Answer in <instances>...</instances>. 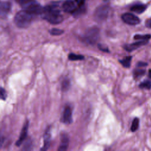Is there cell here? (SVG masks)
Segmentation results:
<instances>
[{
  "instance_id": "obj_1",
  "label": "cell",
  "mask_w": 151,
  "mask_h": 151,
  "mask_svg": "<svg viewBox=\"0 0 151 151\" xmlns=\"http://www.w3.org/2000/svg\"><path fill=\"white\" fill-rule=\"evenodd\" d=\"M42 18L52 24H58L63 21V17L57 5H51L44 7Z\"/></svg>"
},
{
  "instance_id": "obj_2",
  "label": "cell",
  "mask_w": 151,
  "mask_h": 151,
  "mask_svg": "<svg viewBox=\"0 0 151 151\" xmlns=\"http://www.w3.org/2000/svg\"><path fill=\"white\" fill-rule=\"evenodd\" d=\"M34 15L24 9L17 13L14 18V22L16 25L20 28L28 27Z\"/></svg>"
},
{
  "instance_id": "obj_3",
  "label": "cell",
  "mask_w": 151,
  "mask_h": 151,
  "mask_svg": "<svg viewBox=\"0 0 151 151\" xmlns=\"http://www.w3.org/2000/svg\"><path fill=\"white\" fill-rule=\"evenodd\" d=\"M99 29L97 27H92L88 29L84 33L83 40L89 44H95L99 39Z\"/></svg>"
},
{
  "instance_id": "obj_4",
  "label": "cell",
  "mask_w": 151,
  "mask_h": 151,
  "mask_svg": "<svg viewBox=\"0 0 151 151\" xmlns=\"http://www.w3.org/2000/svg\"><path fill=\"white\" fill-rule=\"evenodd\" d=\"M109 8L107 5L98 7L94 12V18L97 22H103L108 17Z\"/></svg>"
},
{
  "instance_id": "obj_5",
  "label": "cell",
  "mask_w": 151,
  "mask_h": 151,
  "mask_svg": "<svg viewBox=\"0 0 151 151\" xmlns=\"http://www.w3.org/2000/svg\"><path fill=\"white\" fill-rule=\"evenodd\" d=\"M23 8L34 15L42 14L44 10V8L35 1H33L23 6Z\"/></svg>"
},
{
  "instance_id": "obj_6",
  "label": "cell",
  "mask_w": 151,
  "mask_h": 151,
  "mask_svg": "<svg viewBox=\"0 0 151 151\" xmlns=\"http://www.w3.org/2000/svg\"><path fill=\"white\" fill-rule=\"evenodd\" d=\"M122 20L127 24L130 25H137L140 23V19L136 15L131 13H125L122 15Z\"/></svg>"
},
{
  "instance_id": "obj_7",
  "label": "cell",
  "mask_w": 151,
  "mask_h": 151,
  "mask_svg": "<svg viewBox=\"0 0 151 151\" xmlns=\"http://www.w3.org/2000/svg\"><path fill=\"white\" fill-rule=\"evenodd\" d=\"M78 4L76 0H67L62 5V8L64 11L69 13H73L77 8Z\"/></svg>"
},
{
  "instance_id": "obj_8",
  "label": "cell",
  "mask_w": 151,
  "mask_h": 151,
  "mask_svg": "<svg viewBox=\"0 0 151 151\" xmlns=\"http://www.w3.org/2000/svg\"><path fill=\"white\" fill-rule=\"evenodd\" d=\"M61 121L65 124H70L72 122V110L70 106H66L64 108Z\"/></svg>"
},
{
  "instance_id": "obj_9",
  "label": "cell",
  "mask_w": 151,
  "mask_h": 151,
  "mask_svg": "<svg viewBox=\"0 0 151 151\" xmlns=\"http://www.w3.org/2000/svg\"><path fill=\"white\" fill-rule=\"evenodd\" d=\"M28 126H29V121H27L25 123L24 125L23 126V127L22 129V130L21 132V133H20L18 139L16 142L15 145L17 146H19L23 143V142L25 140V139L27 136Z\"/></svg>"
},
{
  "instance_id": "obj_10",
  "label": "cell",
  "mask_w": 151,
  "mask_h": 151,
  "mask_svg": "<svg viewBox=\"0 0 151 151\" xmlns=\"http://www.w3.org/2000/svg\"><path fill=\"white\" fill-rule=\"evenodd\" d=\"M148 42V40H140L139 41L132 43V44H126L123 46L124 50H126V51L130 52L132 51L137 48H138L139 47L144 45L145 44H146Z\"/></svg>"
},
{
  "instance_id": "obj_11",
  "label": "cell",
  "mask_w": 151,
  "mask_h": 151,
  "mask_svg": "<svg viewBox=\"0 0 151 151\" xmlns=\"http://www.w3.org/2000/svg\"><path fill=\"white\" fill-rule=\"evenodd\" d=\"M51 141V131L50 127L48 126L44 134V145L41 150H47L49 149Z\"/></svg>"
},
{
  "instance_id": "obj_12",
  "label": "cell",
  "mask_w": 151,
  "mask_h": 151,
  "mask_svg": "<svg viewBox=\"0 0 151 151\" xmlns=\"http://www.w3.org/2000/svg\"><path fill=\"white\" fill-rule=\"evenodd\" d=\"M11 4L9 2H1L0 5V12L2 17H5L10 12Z\"/></svg>"
},
{
  "instance_id": "obj_13",
  "label": "cell",
  "mask_w": 151,
  "mask_h": 151,
  "mask_svg": "<svg viewBox=\"0 0 151 151\" xmlns=\"http://www.w3.org/2000/svg\"><path fill=\"white\" fill-rule=\"evenodd\" d=\"M68 143H69V138L67 134H62V136L61 138V143L58 149V150L59 151L66 150L68 148Z\"/></svg>"
},
{
  "instance_id": "obj_14",
  "label": "cell",
  "mask_w": 151,
  "mask_h": 151,
  "mask_svg": "<svg viewBox=\"0 0 151 151\" xmlns=\"http://www.w3.org/2000/svg\"><path fill=\"white\" fill-rule=\"evenodd\" d=\"M147 6L144 4H136L133 5L131 8L130 11L134 12L137 14H142L146 9Z\"/></svg>"
},
{
  "instance_id": "obj_15",
  "label": "cell",
  "mask_w": 151,
  "mask_h": 151,
  "mask_svg": "<svg viewBox=\"0 0 151 151\" xmlns=\"http://www.w3.org/2000/svg\"><path fill=\"white\" fill-rule=\"evenodd\" d=\"M132 58V57L131 56H127L122 60H119V62L124 67L129 68L131 64Z\"/></svg>"
},
{
  "instance_id": "obj_16",
  "label": "cell",
  "mask_w": 151,
  "mask_h": 151,
  "mask_svg": "<svg viewBox=\"0 0 151 151\" xmlns=\"http://www.w3.org/2000/svg\"><path fill=\"white\" fill-rule=\"evenodd\" d=\"M68 59L71 61H77V60H82L84 59V57L82 55L76 54L74 53H70L68 55Z\"/></svg>"
},
{
  "instance_id": "obj_17",
  "label": "cell",
  "mask_w": 151,
  "mask_h": 151,
  "mask_svg": "<svg viewBox=\"0 0 151 151\" xmlns=\"http://www.w3.org/2000/svg\"><path fill=\"white\" fill-rule=\"evenodd\" d=\"M70 87V81L68 78H65L61 83V90L63 91H67Z\"/></svg>"
},
{
  "instance_id": "obj_18",
  "label": "cell",
  "mask_w": 151,
  "mask_h": 151,
  "mask_svg": "<svg viewBox=\"0 0 151 151\" xmlns=\"http://www.w3.org/2000/svg\"><path fill=\"white\" fill-rule=\"evenodd\" d=\"M139 119L137 117L134 118L132 123V126H131V128H130L131 131L133 132L136 131L139 127Z\"/></svg>"
},
{
  "instance_id": "obj_19",
  "label": "cell",
  "mask_w": 151,
  "mask_h": 151,
  "mask_svg": "<svg viewBox=\"0 0 151 151\" xmlns=\"http://www.w3.org/2000/svg\"><path fill=\"white\" fill-rule=\"evenodd\" d=\"M139 87L140 88L149 90L151 88V81L149 80H145L139 84Z\"/></svg>"
},
{
  "instance_id": "obj_20",
  "label": "cell",
  "mask_w": 151,
  "mask_h": 151,
  "mask_svg": "<svg viewBox=\"0 0 151 151\" xmlns=\"http://www.w3.org/2000/svg\"><path fill=\"white\" fill-rule=\"evenodd\" d=\"M150 38H151V35L149 34H146V35L136 34L134 36V39L139 40H149Z\"/></svg>"
},
{
  "instance_id": "obj_21",
  "label": "cell",
  "mask_w": 151,
  "mask_h": 151,
  "mask_svg": "<svg viewBox=\"0 0 151 151\" xmlns=\"http://www.w3.org/2000/svg\"><path fill=\"white\" fill-rule=\"evenodd\" d=\"M145 73V70L143 69H135L133 71V76L134 78H138L143 76Z\"/></svg>"
},
{
  "instance_id": "obj_22",
  "label": "cell",
  "mask_w": 151,
  "mask_h": 151,
  "mask_svg": "<svg viewBox=\"0 0 151 151\" xmlns=\"http://www.w3.org/2000/svg\"><path fill=\"white\" fill-rule=\"evenodd\" d=\"M64 31L58 28H52L50 31V33L52 35H60L62 34H63Z\"/></svg>"
},
{
  "instance_id": "obj_23",
  "label": "cell",
  "mask_w": 151,
  "mask_h": 151,
  "mask_svg": "<svg viewBox=\"0 0 151 151\" xmlns=\"http://www.w3.org/2000/svg\"><path fill=\"white\" fill-rule=\"evenodd\" d=\"M31 147H32V141L30 139H28L25 142L24 146L22 149L24 150H29L31 149Z\"/></svg>"
},
{
  "instance_id": "obj_24",
  "label": "cell",
  "mask_w": 151,
  "mask_h": 151,
  "mask_svg": "<svg viewBox=\"0 0 151 151\" xmlns=\"http://www.w3.org/2000/svg\"><path fill=\"white\" fill-rule=\"evenodd\" d=\"M98 48L101 51L106 52H109V50L108 47L107 46L104 45V44H98Z\"/></svg>"
},
{
  "instance_id": "obj_25",
  "label": "cell",
  "mask_w": 151,
  "mask_h": 151,
  "mask_svg": "<svg viewBox=\"0 0 151 151\" xmlns=\"http://www.w3.org/2000/svg\"><path fill=\"white\" fill-rule=\"evenodd\" d=\"M33 1H34V0H15V1L17 3H18L19 4H20L22 6H25V5L29 4V2H31Z\"/></svg>"
},
{
  "instance_id": "obj_26",
  "label": "cell",
  "mask_w": 151,
  "mask_h": 151,
  "mask_svg": "<svg viewBox=\"0 0 151 151\" xmlns=\"http://www.w3.org/2000/svg\"><path fill=\"white\" fill-rule=\"evenodd\" d=\"M1 99L3 100H5L7 97V94L6 92L5 91V90L4 88H3L2 87H1Z\"/></svg>"
},
{
  "instance_id": "obj_27",
  "label": "cell",
  "mask_w": 151,
  "mask_h": 151,
  "mask_svg": "<svg viewBox=\"0 0 151 151\" xmlns=\"http://www.w3.org/2000/svg\"><path fill=\"white\" fill-rule=\"evenodd\" d=\"M147 65V64L145 62H142V61H139L138 62V63L137 64V67H145Z\"/></svg>"
},
{
  "instance_id": "obj_28",
  "label": "cell",
  "mask_w": 151,
  "mask_h": 151,
  "mask_svg": "<svg viewBox=\"0 0 151 151\" xmlns=\"http://www.w3.org/2000/svg\"><path fill=\"white\" fill-rule=\"evenodd\" d=\"M146 26L148 28H151V18L147 19L146 21Z\"/></svg>"
},
{
  "instance_id": "obj_29",
  "label": "cell",
  "mask_w": 151,
  "mask_h": 151,
  "mask_svg": "<svg viewBox=\"0 0 151 151\" xmlns=\"http://www.w3.org/2000/svg\"><path fill=\"white\" fill-rule=\"evenodd\" d=\"M149 76L151 78V69L149 71Z\"/></svg>"
}]
</instances>
